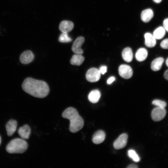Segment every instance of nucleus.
<instances>
[{"instance_id":"nucleus-1","label":"nucleus","mask_w":168,"mask_h":168,"mask_svg":"<svg viewBox=\"0 0 168 168\" xmlns=\"http://www.w3.org/2000/svg\"><path fill=\"white\" fill-rule=\"evenodd\" d=\"M21 87L22 89L27 93L39 98L46 97L49 92L48 85L45 82L30 77L24 80Z\"/></svg>"},{"instance_id":"nucleus-2","label":"nucleus","mask_w":168,"mask_h":168,"mask_svg":"<svg viewBox=\"0 0 168 168\" xmlns=\"http://www.w3.org/2000/svg\"><path fill=\"white\" fill-rule=\"evenodd\" d=\"M62 116L69 120V130L72 133L78 132L84 126V121L83 118L74 108L70 107L66 109L63 113Z\"/></svg>"},{"instance_id":"nucleus-3","label":"nucleus","mask_w":168,"mask_h":168,"mask_svg":"<svg viewBox=\"0 0 168 168\" xmlns=\"http://www.w3.org/2000/svg\"><path fill=\"white\" fill-rule=\"evenodd\" d=\"M28 145L25 140L16 138L11 140L6 147L7 151L9 153H22L27 149Z\"/></svg>"},{"instance_id":"nucleus-4","label":"nucleus","mask_w":168,"mask_h":168,"mask_svg":"<svg viewBox=\"0 0 168 168\" xmlns=\"http://www.w3.org/2000/svg\"><path fill=\"white\" fill-rule=\"evenodd\" d=\"M166 113L165 108L157 107L154 108L151 113V117L154 121H160L165 117Z\"/></svg>"},{"instance_id":"nucleus-5","label":"nucleus","mask_w":168,"mask_h":168,"mask_svg":"<svg viewBox=\"0 0 168 168\" xmlns=\"http://www.w3.org/2000/svg\"><path fill=\"white\" fill-rule=\"evenodd\" d=\"M100 73L98 69L93 68L89 69L86 72V80L91 82H95L99 80Z\"/></svg>"},{"instance_id":"nucleus-6","label":"nucleus","mask_w":168,"mask_h":168,"mask_svg":"<svg viewBox=\"0 0 168 168\" xmlns=\"http://www.w3.org/2000/svg\"><path fill=\"white\" fill-rule=\"evenodd\" d=\"M119 75L123 78L128 79L130 78L133 74V71L131 68L126 64H122L119 68Z\"/></svg>"},{"instance_id":"nucleus-7","label":"nucleus","mask_w":168,"mask_h":168,"mask_svg":"<svg viewBox=\"0 0 168 168\" xmlns=\"http://www.w3.org/2000/svg\"><path fill=\"white\" fill-rule=\"evenodd\" d=\"M128 136L126 133L120 135L113 143L114 148L116 149H120L124 148L126 145Z\"/></svg>"},{"instance_id":"nucleus-8","label":"nucleus","mask_w":168,"mask_h":168,"mask_svg":"<svg viewBox=\"0 0 168 168\" xmlns=\"http://www.w3.org/2000/svg\"><path fill=\"white\" fill-rule=\"evenodd\" d=\"M85 41L84 37L79 36L74 41L72 47V50L75 54H82L83 53V50L81 47Z\"/></svg>"},{"instance_id":"nucleus-9","label":"nucleus","mask_w":168,"mask_h":168,"mask_svg":"<svg viewBox=\"0 0 168 168\" xmlns=\"http://www.w3.org/2000/svg\"><path fill=\"white\" fill-rule=\"evenodd\" d=\"M34 58V54L31 51L27 50L24 51L21 54L20 60L22 63L27 64L31 62Z\"/></svg>"},{"instance_id":"nucleus-10","label":"nucleus","mask_w":168,"mask_h":168,"mask_svg":"<svg viewBox=\"0 0 168 168\" xmlns=\"http://www.w3.org/2000/svg\"><path fill=\"white\" fill-rule=\"evenodd\" d=\"M73 23L71 21L64 20L61 22L59 29L62 33H68L71 31L74 27Z\"/></svg>"},{"instance_id":"nucleus-11","label":"nucleus","mask_w":168,"mask_h":168,"mask_svg":"<svg viewBox=\"0 0 168 168\" xmlns=\"http://www.w3.org/2000/svg\"><path fill=\"white\" fill-rule=\"evenodd\" d=\"M17 127V122L14 119L9 120L6 125L7 135L9 136H12L16 131Z\"/></svg>"},{"instance_id":"nucleus-12","label":"nucleus","mask_w":168,"mask_h":168,"mask_svg":"<svg viewBox=\"0 0 168 168\" xmlns=\"http://www.w3.org/2000/svg\"><path fill=\"white\" fill-rule=\"evenodd\" d=\"M18 133L22 139L24 140L27 139L30 136L31 129L28 125H25L19 128Z\"/></svg>"},{"instance_id":"nucleus-13","label":"nucleus","mask_w":168,"mask_h":168,"mask_svg":"<svg viewBox=\"0 0 168 168\" xmlns=\"http://www.w3.org/2000/svg\"><path fill=\"white\" fill-rule=\"evenodd\" d=\"M105 133L102 130L96 131L93 135L92 141L96 144H99L103 142L105 138Z\"/></svg>"},{"instance_id":"nucleus-14","label":"nucleus","mask_w":168,"mask_h":168,"mask_svg":"<svg viewBox=\"0 0 168 168\" xmlns=\"http://www.w3.org/2000/svg\"><path fill=\"white\" fill-rule=\"evenodd\" d=\"M144 37L145 44L147 47L152 48L155 46L156 44V39L153 35L150 33H147L144 35Z\"/></svg>"},{"instance_id":"nucleus-15","label":"nucleus","mask_w":168,"mask_h":168,"mask_svg":"<svg viewBox=\"0 0 168 168\" xmlns=\"http://www.w3.org/2000/svg\"><path fill=\"white\" fill-rule=\"evenodd\" d=\"M153 16V12L150 9H147L144 10L141 14V19L145 22H147L150 21Z\"/></svg>"},{"instance_id":"nucleus-16","label":"nucleus","mask_w":168,"mask_h":168,"mask_svg":"<svg viewBox=\"0 0 168 168\" xmlns=\"http://www.w3.org/2000/svg\"><path fill=\"white\" fill-rule=\"evenodd\" d=\"M164 61V58L162 57H158L155 58L151 63V69L155 71L160 70L161 68Z\"/></svg>"},{"instance_id":"nucleus-17","label":"nucleus","mask_w":168,"mask_h":168,"mask_svg":"<svg viewBox=\"0 0 168 168\" xmlns=\"http://www.w3.org/2000/svg\"><path fill=\"white\" fill-rule=\"evenodd\" d=\"M100 96V92L98 90H94L90 92L88 96V98L91 102L96 103L99 101Z\"/></svg>"},{"instance_id":"nucleus-18","label":"nucleus","mask_w":168,"mask_h":168,"mask_svg":"<svg viewBox=\"0 0 168 168\" xmlns=\"http://www.w3.org/2000/svg\"><path fill=\"white\" fill-rule=\"evenodd\" d=\"M84 59V57L82 54H76L72 56L70 62L72 65L80 66L82 64Z\"/></svg>"},{"instance_id":"nucleus-19","label":"nucleus","mask_w":168,"mask_h":168,"mask_svg":"<svg viewBox=\"0 0 168 168\" xmlns=\"http://www.w3.org/2000/svg\"><path fill=\"white\" fill-rule=\"evenodd\" d=\"M123 59L127 62H131L133 58V53L132 49L129 47L124 49L122 52Z\"/></svg>"},{"instance_id":"nucleus-20","label":"nucleus","mask_w":168,"mask_h":168,"mask_svg":"<svg viewBox=\"0 0 168 168\" xmlns=\"http://www.w3.org/2000/svg\"><path fill=\"white\" fill-rule=\"evenodd\" d=\"M147 56V51L144 48L139 49L137 51L135 54L136 59L138 61L141 62L144 60Z\"/></svg>"},{"instance_id":"nucleus-21","label":"nucleus","mask_w":168,"mask_h":168,"mask_svg":"<svg viewBox=\"0 0 168 168\" xmlns=\"http://www.w3.org/2000/svg\"><path fill=\"white\" fill-rule=\"evenodd\" d=\"M165 33V30L164 28L160 26L154 31L153 35L156 39L160 40L163 37Z\"/></svg>"},{"instance_id":"nucleus-22","label":"nucleus","mask_w":168,"mask_h":168,"mask_svg":"<svg viewBox=\"0 0 168 168\" xmlns=\"http://www.w3.org/2000/svg\"><path fill=\"white\" fill-rule=\"evenodd\" d=\"M128 155L129 157L134 161L138 162L140 160V157L136 152L133 149L129 150L128 151Z\"/></svg>"},{"instance_id":"nucleus-23","label":"nucleus","mask_w":168,"mask_h":168,"mask_svg":"<svg viewBox=\"0 0 168 168\" xmlns=\"http://www.w3.org/2000/svg\"><path fill=\"white\" fill-rule=\"evenodd\" d=\"M72 40L67 33H62L59 38V41L61 42H69L71 41Z\"/></svg>"},{"instance_id":"nucleus-24","label":"nucleus","mask_w":168,"mask_h":168,"mask_svg":"<svg viewBox=\"0 0 168 168\" xmlns=\"http://www.w3.org/2000/svg\"><path fill=\"white\" fill-rule=\"evenodd\" d=\"M152 104L157 107L165 108L167 105L166 103L164 101L156 99L152 102Z\"/></svg>"},{"instance_id":"nucleus-25","label":"nucleus","mask_w":168,"mask_h":168,"mask_svg":"<svg viewBox=\"0 0 168 168\" xmlns=\"http://www.w3.org/2000/svg\"><path fill=\"white\" fill-rule=\"evenodd\" d=\"M161 48L163 49H168V38L162 40L160 44Z\"/></svg>"},{"instance_id":"nucleus-26","label":"nucleus","mask_w":168,"mask_h":168,"mask_svg":"<svg viewBox=\"0 0 168 168\" xmlns=\"http://www.w3.org/2000/svg\"><path fill=\"white\" fill-rule=\"evenodd\" d=\"M99 71L102 74H104L107 72V67L105 66H102L100 67Z\"/></svg>"},{"instance_id":"nucleus-27","label":"nucleus","mask_w":168,"mask_h":168,"mask_svg":"<svg viewBox=\"0 0 168 168\" xmlns=\"http://www.w3.org/2000/svg\"><path fill=\"white\" fill-rule=\"evenodd\" d=\"M163 27L168 32V18L164 20L163 22Z\"/></svg>"},{"instance_id":"nucleus-28","label":"nucleus","mask_w":168,"mask_h":168,"mask_svg":"<svg viewBox=\"0 0 168 168\" xmlns=\"http://www.w3.org/2000/svg\"><path fill=\"white\" fill-rule=\"evenodd\" d=\"M115 80V78L114 77H111L109 78L107 80V83L108 84H111Z\"/></svg>"},{"instance_id":"nucleus-29","label":"nucleus","mask_w":168,"mask_h":168,"mask_svg":"<svg viewBox=\"0 0 168 168\" xmlns=\"http://www.w3.org/2000/svg\"><path fill=\"white\" fill-rule=\"evenodd\" d=\"M164 77L166 79L168 80V69L165 72Z\"/></svg>"},{"instance_id":"nucleus-30","label":"nucleus","mask_w":168,"mask_h":168,"mask_svg":"<svg viewBox=\"0 0 168 168\" xmlns=\"http://www.w3.org/2000/svg\"><path fill=\"white\" fill-rule=\"evenodd\" d=\"M138 167L136 165L134 164H130L127 167L128 168H136Z\"/></svg>"},{"instance_id":"nucleus-31","label":"nucleus","mask_w":168,"mask_h":168,"mask_svg":"<svg viewBox=\"0 0 168 168\" xmlns=\"http://www.w3.org/2000/svg\"><path fill=\"white\" fill-rule=\"evenodd\" d=\"M154 2L156 3H160L162 0H153Z\"/></svg>"},{"instance_id":"nucleus-32","label":"nucleus","mask_w":168,"mask_h":168,"mask_svg":"<svg viewBox=\"0 0 168 168\" xmlns=\"http://www.w3.org/2000/svg\"><path fill=\"white\" fill-rule=\"evenodd\" d=\"M166 66L168 67V58L166 59Z\"/></svg>"},{"instance_id":"nucleus-33","label":"nucleus","mask_w":168,"mask_h":168,"mask_svg":"<svg viewBox=\"0 0 168 168\" xmlns=\"http://www.w3.org/2000/svg\"><path fill=\"white\" fill-rule=\"evenodd\" d=\"M1 136H0V144L1 142Z\"/></svg>"}]
</instances>
